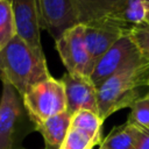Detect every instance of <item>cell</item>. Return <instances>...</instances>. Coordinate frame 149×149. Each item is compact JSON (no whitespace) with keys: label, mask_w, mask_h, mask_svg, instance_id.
<instances>
[{"label":"cell","mask_w":149,"mask_h":149,"mask_svg":"<svg viewBox=\"0 0 149 149\" xmlns=\"http://www.w3.org/2000/svg\"><path fill=\"white\" fill-rule=\"evenodd\" d=\"M50 76L44 54L36 52L20 36L16 35L0 50V79L12 85L21 97Z\"/></svg>","instance_id":"obj_1"},{"label":"cell","mask_w":149,"mask_h":149,"mask_svg":"<svg viewBox=\"0 0 149 149\" xmlns=\"http://www.w3.org/2000/svg\"><path fill=\"white\" fill-rule=\"evenodd\" d=\"M149 85V63L132 64L107 78L97 87L98 114L105 121L113 113L130 107L141 97L140 88Z\"/></svg>","instance_id":"obj_2"},{"label":"cell","mask_w":149,"mask_h":149,"mask_svg":"<svg viewBox=\"0 0 149 149\" xmlns=\"http://www.w3.org/2000/svg\"><path fill=\"white\" fill-rule=\"evenodd\" d=\"M35 127L28 118L21 95L8 83L2 81L0 98V149H27L23 139Z\"/></svg>","instance_id":"obj_3"},{"label":"cell","mask_w":149,"mask_h":149,"mask_svg":"<svg viewBox=\"0 0 149 149\" xmlns=\"http://www.w3.org/2000/svg\"><path fill=\"white\" fill-rule=\"evenodd\" d=\"M21 98L34 127L66 111L64 85L61 79H56L52 76L35 84Z\"/></svg>","instance_id":"obj_4"},{"label":"cell","mask_w":149,"mask_h":149,"mask_svg":"<svg viewBox=\"0 0 149 149\" xmlns=\"http://www.w3.org/2000/svg\"><path fill=\"white\" fill-rule=\"evenodd\" d=\"M55 45L66 72L91 77L95 64L85 43L84 24L77 23L66 29L55 41Z\"/></svg>","instance_id":"obj_5"},{"label":"cell","mask_w":149,"mask_h":149,"mask_svg":"<svg viewBox=\"0 0 149 149\" xmlns=\"http://www.w3.org/2000/svg\"><path fill=\"white\" fill-rule=\"evenodd\" d=\"M144 61L129 35L118 40L95 63L91 80L95 87L100 86L107 78L120 70Z\"/></svg>","instance_id":"obj_6"},{"label":"cell","mask_w":149,"mask_h":149,"mask_svg":"<svg viewBox=\"0 0 149 149\" xmlns=\"http://www.w3.org/2000/svg\"><path fill=\"white\" fill-rule=\"evenodd\" d=\"M133 27L111 17L84 24L85 43L94 64L118 40L129 35Z\"/></svg>","instance_id":"obj_7"},{"label":"cell","mask_w":149,"mask_h":149,"mask_svg":"<svg viewBox=\"0 0 149 149\" xmlns=\"http://www.w3.org/2000/svg\"><path fill=\"white\" fill-rule=\"evenodd\" d=\"M41 29L55 38V41L70 27L78 23V14L74 0H36Z\"/></svg>","instance_id":"obj_8"},{"label":"cell","mask_w":149,"mask_h":149,"mask_svg":"<svg viewBox=\"0 0 149 149\" xmlns=\"http://www.w3.org/2000/svg\"><path fill=\"white\" fill-rule=\"evenodd\" d=\"M61 81L65 90L66 111L71 115L83 109L98 113L97 87L90 77L66 72Z\"/></svg>","instance_id":"obj_9"},{"label":"cell","mask_w":149,"mask_h":149,"mask_svg":"<svg viewBox=\"0 0 149 149\" xmlns=\"http://www.w3.org/2000/svg\"><path fill=\"white\" fill-rule=\"evenodd\" d=\"M12 7L16 35L26 41L36 52L44 54L41 44V27L36 0H8Z\"/></svg>","instance_id":"obj_10"},{"label":"cell","mask_w":149,"mask_h":149,"mask_svg":"<svg viewBox=\"0 0 149 149\" xmlns=\"http://www.w3.org/2000/svg\"><path fill=\"white\" fill-rule=\"evenodd\" d=\"M128 0H74L78 23L86 24L88 22L114 17L126 6Z\"/></svg>","instance_id":"obj_11"},{"label":"cell","mask_w":149,"mask_h":149,"mask_svg":"<svg viewBox=\"0 0 149 149\" xmlns=\"http://www.w3.org/2000/svg\"><path fill=\"white\" fill-rule=\"evenodd\" d=\"M71 114L65 111L54 115L35 127L44 141V149H59L71 123Z\"/></svg>","instance_id":"obj_12"},{"label":"cell","mask_w":149,"mask_h":149,"mask_svg":"<svg viewBox=\"0 0 149 149\" xmlns=\"http://www.w3.org/2000/svg\"><path fill=\"white\" fill-rule=\"evenodd\" d=\"M137 128L127 121L114 127L99 144L98 149H134Z\"/></svg>","instance_id":"obj_13"},{"label":"cell","mask_w":149,"mask_h":149,"mask_svg":"<svg viewBox=\"0 0 149 149\" xmlns=\"http://www.w3.org/2000/svg\"><path fill=\"white\" fill-rule=\"evenodd\" d=\"M102 125L104 120L99 116L98 113L91 111H78L71 116L70 126L83 132L87 136H90L97 146L102 141Z\"/></svg>","instance_id":"obj_14"},{"label":"cell","mask_w":149,"mask_h":149,"mask_svg":"<svg viewBox=\"0 0 149 149\" xmlns=\"http://www.w3.org/2000/svg\"><path fill=\"white\" fill-rule=\"evenodd\" d=\"M16 36V27L8 0H0V50Z\"/></svg>","instance_id":"obj_15"},{"label":"cell","mask_w":149,"mask_h":149,"mask_svg":"<svg viewBox=\"0 0 149 149\" xmlns=\"http://www.w3.org/2000/svg\"><path fill=\"white\" fill-rule=\"evenodd\" d=\"M147 10L148 8L143 2V0H128L126 6L122 8V10L111 19L118 20L125 24L134 27L136 24L144 22Z\"/></svg>","instance_id":"obj_16"},{"label":"cell","mask_w":149,"mask_h":149,"mask_svg":"<svg viewBox=\"0 0 149 149\" xmlns=\"http://www.w3.org/2000/svg\"><path fill=\"white\" fill-rule=\"evenodd\" d=\"M129 108L130 113L127 122L139 129L149 130V98L147 94L136 99Z\"/></svg>","instance_id":"obj_17"},{"label":"cell","mask_w":149,"mask_h":149,"mask_svg":"<svg viewBox=\"0 0 149 149\" xmlns=\"http://www.w3.org/2000/svg\"><path fill=\"white\" fill-rule=\"evenodd\" d=\"M97 143L83 132L70 126L59 149H93Z\"/></svg>","instance_id":"obj_18"},{"label":"cell","mask_w":149,"mask_h":149,"mask_svg":"<svg viewBox=\"0 0 149 149\" xmlns=\"http://www.w3.org/2000/svg\"><path fill=\"white\" fill-rule=\"evenodd\" d=\"M129 37L136 45L142 58L149 63V24L142 22L133 27Z\"/></svg>","instance_id":"obj_19"},{"label":"cell","mask_w":149,"mask_h":149,"mask_svg":"<svg viewBox=\"0 0 149 149\" xmlns=\"http://www.w3.org/2000/svg\"><path fill=\"white\" fill-rule=\"evenodd\" d=\"M134 149H149V130L137 128V136Z\"/></svg>","instance_id":"obj_20"},{"label":"cell","mask_w":149,"mask_h":149,"mask_svg":"<svg viewBox=\"0 0 149 149\" xmlns=\"http://www.w3.org/2000/svg\"><path fill=\"white\" fill-rule=\"evenodd\" d=\"M144 22L149 24V9H148V10H147V13H146V17H144Z\"/></svg>","instance_id":"obj_21"},{"label":"cell","mask_w":149,"mask_h":149,"mask_svg":"<svg viewBox=\"0 0 149 149\" xmlns=\"http://www.w3.org/2000/svg\"><path fill=\"white\" fill-rule=\"evenodd\" d=\"M143 2L146 3V6H147V8L149 9V0H143Z\"/></svg>","instance_id":"obj_22"},{"label":"cell","mask_w":149,"mask_h":149,"mask_svg":"<svg viewBox=\"0 0 149 149\" xmlns=\"http://www.w3.org/2000/svg\"><path fill=\"white\" fill-rule=\"evenodd\" d=\"M147 87H148V91H147V93H146V94H147V97H148V98H149V85H148V86H147Z\"/></svg>","instance_id":"obj_23"}]
</instances>
